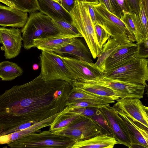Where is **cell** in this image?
<instances>
[{
  "label": "cell",
  "instance_id": "1",
  "mask_svg": "<svg viewBox=\"0 0 148 148\" xmlns=\"http://www.w3.org/2000/svg\"><path fill=\"white\" fill-rule=\"evenodd\" d=\"M72 87L63 80H44L39 75L5 90L0 96V136L50 126L66 106Z\"/></svg>",
  "mask_w": 148,
  "mask_h": 148
},
{
  "label": "cell",
  "instance_id": "2",
  "mask_svg": "<svg viewBox=\"0 0 148 148\" xmlns=\"http://www.w3.org/2000/svg\"><path fill=\"white\" fill-rule=\"evenodd\" d=\"M89 2L75 1L69 14L71 23L84 38L93 58L95 59L102 51L103 48L97 38L95 25L89 10Z\"/></svg>",
  "mask_w": 148,
  "mask_h": 148
},
{
  "label": "cell",
  "instance_id": "3",
  "mask_svg": "<svg viewBox=\"0 0 148 148\" xmlns=\"http://www.w3.org/2000/svg\"><path fill=\"white\" fill-rule=\"evenodd\" d=\"M92 5L96 15V24L101 27L119 45L136 41L135 37L121 19L110 12L102 1L92 2Z\"/></svg>",
  "mask_w": 148,
  "mask_h": 148
},
{
  "label": "cell",
  "instance_id": "4",
  "mask_svg": "<svg viewBox=\"0 0 148 148\" xmlns=\"http://www.w3.org/2000/svg\"><path fill=\"white\" fill-rule=\"evenodd\" d=\"M23 46L29 50L34 47V40L60 34L50 17L39 12L30 13L25 25L22 28Z\"/></svg>",
  "mask_w": 148,
  "mask_h": 148
},
{
  "label": "cell",
  "instance_id": "5",
  "mask_svg": "<svg viewBox=\"0 0 148 148\" xmlns=\"http://www.w3.org/2000/svg\"><path fill=\"white\" fill-rule=\"evenodd\" d=\"M75 142L69 137L49 130L29 134L7 144L12 148H71Z\"/></svg>",
  "mask_w": 148,
  "mask_h": 148
},
{
  "label": "cell",
  "instance_id": "6",
  "mask_svg": "<svg viewBox=\"0 0 148 148\" xmlns=\"http://www.w3.org/2000/svg\"><path fill=\"white\" fill-rule=\"evenodd\" d=\"M104 77L145 86L148 81V60L136 57L111 71Z\"/></svg>",
  "mask_w": 148,
  "mask_h": 148
},
{
  "label": "cell",
  "instance_id": "7",
  "mask_svg": "<svg viewBox=\"0 0 148 148\" xmlns=\"http://www.w3.org/2000/svg\"><path fill=\"white\" fill-rule=\"evenodd\" d=\"M40 75L44 80H63L73 86L77 81L61 57L53 51H41L40 55Z\"/></svg>",
  "mask_w": 148,
  "mask_h": 148
},
{
  "label": "cell",
  "instance_id": "8",
  "mask_svg": "<svg viewBox=\"0 0 148 148\" xmlns=\"http://www.w3.org/2000/svg\"><path fill=\"white\" fill-rule=\"evenodd\" d=\"M53 133L78 141L102 134L101 129L91 117L82 116L67 126Z\"/></svg>",
  "mask_w": 148,
  "mask_h": 148
},
{
  "label": "cell",
  "instance_id": "9",
  "mask_svg": "<svg viewBox=\"0 0 148 148\" xmlns=\"http://www.w3.org/2000/svg\"><path fill=\"white\" fill-rule=\"evenodd\" d=\"M61 57L77 81H96L104 73L95 63L61 55Z\"/></svg>",
  "mask_w": 148,
  "mask_h": 148
},
{
  "label": "cell",
  "instance_id": "10",
  "mask_svg": "<svg viewBox=\"0 0 148 148\" xmlns=\"http://www.w3.org/2000/svg\"><path fill=\"white\" fill-rule=\"evenodd\" d=\"M23 39L21 29L16 28L0 27L1 49L6 59L14 58L19 54Z\"/></svg>",
  "mask_w": 148,
  "mask_h": 148
},
{
  "label": "cell",
  "instance_id": "11",
  "mask_svg": "<svg viewBox=\"0 0 148 148\" xmlns=\"http://www.w3.org/2000/svg\"><path fill=\"white\" fill-rule=\"evenodd\" d=\"M88 82L101 85L114 90L120 95L121 99L143 97L145 86L131 84L103 77L96 81Z\"/></svg>",
  "mask_w": 148,
  "mask_h": 148
},
{
  "label": "cell",
  "instance_id": "12",
  "mask_svg": "<svg viewBox=\"0 0 148 148\" xmlns=\"http://www.w3.org/2000/svg\"><path fill=\"white\" fill-rule=\"evenodd\" d=\"M140 99L137 98L120 99L113 106L123 111L134 122L148 130V121L146 113Z\"/></svg>",
  "mask_w": 148,
  "mask_h": 148
},
{
  "label": "cell",
  "instance_id": "13",
  "mask_svg": "<svg viewBox=\"0 0 148 148\" xmlns=\"http://www.w3.org/2000/svg\"><path fill=\"white\" fill-rule=\"evenodd\" d=\"M137 51L136 43L133 42L119 45L106 60L103 71L105 73L112 70L136 57Z\"/></svg>",
  "mask_w": 148,
  "mask_h": 148
},
{
  "label": "cell",
  "instance_id": "14",
  "mask_svg": "<svg viewBox=\"0 0 148 148\" xmlns=\"http://www.w3.org/2000/svg\"><path fill=\"white\" fill-rule=\"evenodd\" d=\"M110 104L103 105L100 109L106 119L114 137L119 142L129 148H132L130 140L123 130L117 117L115 108Z\"/></svg>",
  "mask_w": 148,
  "mask_h": 148
},
{
  "label": "cell",
  "instance_id": "15",
  "mask_svg": "<svg viewBox=\"0 0 148 148\" xmlns=\"http://www.w3.org/2000/svg\"><path fill=\"white\" fill-rule=\"evenodd\" d=\"M28 16L27 12L14 8L0 5V25L3 27L22 28Z\"/></svg>",
  "mask_w": 148,
  "mask_h": 148
},
{
  "label": "cell",
  "instance_id": "16",
  "mask_svg": "<svg viewBox=\"0 0 148 148\" xmlns=\"http://www.w3.org/2000/svg\"><path fill=\"white\" fill-rule=\"evenodd\" d=\"M80 37H82L81 34L75 35L57 34L34 40V47L41 51H52L69 43L75 38Z\"/></svg>",
  "mask_w": 148,
  "mask_h": 148
},
{
  "label": "cell",
  "instance_id": "17",
  "mask_svg": "<svg viewBox=\"0 0 148 148\" xmlns=\"http://www.w3.org/2000/svg\"><path fill=\"white\" fill-rule=\"evenodd\" d=\"M78 38H75L69 43L55 49L52 51L61 55L63 54H71L79 59L93 62L92 56L89 48Z\"/></svg>",
  "mask_w": 148,
  "mask_h": 148
},
{
  "label": "cell",
  "instance_id": "18",
  "mask_svg": "<svg viewBox=\"0 0 148 148\" xmlns=\"http://www.w3.org/2000/svg\"><path fill=\"white\" fill-rule=\"evenodd\" d=\"M118 119L126 135L131 141L132 148L142 147L148 148L144 139L136 128L128 120L125 113L114 107Z\"/></svg>",
  "mask_w": 148,
  "mask_h": 148
},
{
  "label": "cell",
  "instance_id": "19",
  "mask_svg": "<svg viewBox=\"0 0 148 148\" xmlns=\"http://www.w3.org/2000/svg\"><path fill=\"white\" fill-rule=\"evenodd\" d=\"M38 10L53 20H64L71 23L70 16L62 6L53 0H37Z\"/></svg>",
  "mask_w": 148,
  "mask_h": 148
},
{
  "label": "cell",
  "instance_id": "20",
  "mask_svg": "<svg viewBox=\"0 0 148 148\" xmlns=\"http://www.w3.org/2000/svg\"><path fill=\"white\" fill-rule=\"evenodd\" d=\"M73 86L86 92L101 97L109 98L115 101L121 99L120 95L116 92L98 84L78 81L75 82Z\"/></svg>",
  "mask_w": 148,
  "mask_h": 148
},
{
  "label": "cell",
  "instance_id": "21",
  "mask_svg": "<svg viewBox=\"0 0 148 148\" xmlns=\"http://www.w3.org/2000/svg\"><path fill=\"white\" fill-rule=\"evenodd\" d=\"M119 144L114 137L101 134L88 139L76 141L71 148H113Z\"/></svg>",
  "mask_w": 148,
  "mask_h": 148
},
{
  "label": "cell",
  "instance_id": "22",
  "mask_svg": "<svg viewBox=\"0 0 148 148\" xmlns=\"http://www.w3.org/2000/svg\"><path fill=\"white\" fill-rule=\"evenodd\" d=\"M121 19L135 37L137 43L144 39L139 17L136 13L133 12L125 13Z\"/></svg>",
  "mask_w": 148,
  "mask_h": 148
},
{
  "label": "cell",
  "instance_id": "23",
  "mask_svg": "<svg viewBox=\"0 0 148 148\" xmlns=\"http://www.w3.org/2000/svg\"><path fill=\"white\" fill-rule=\"evenodd\" d=\"M82 116L79 114L70 112L69 107L66 106L55 118L50 126L49 130L53 132L67 126Z\"/></svg>",
  "mask_w": 148,
  "mask_h": 148
},
{
  "label": "cell",
  "instance_id": "24",
  "mask_svg": "<svg viewBox=\"0 0 148 148\" xmlns=\"http://www.w3.org/2000/svg\"><path fill=\"white\" fill-rule=\"evenodd\" d=\"M22 69L17 64L9 61L0 63V78L2 81H11L21 76Z\"/></svg>",
  "mask_w": 148,
  "mask_h": 148
},
{
  "label": "cell",
  "instance_id": "25",
  "mask_svg": "<svg viewBox=\"0 0 148 148\" xmlns=\"http://www.w3.org/2000/svg\"><path fill=\"white\" fill-rule=\"evenodd\" d=\"M91 99L104 102L107 104L114 103L115 101L111 98L101 97L84 91L73 86L67 98L66 103L79 99Z\"/></svg>",
  "mask_w": 148,
  "mask_h": 148
},
{
  "label": "cell",
  "instance_id": "26",
  "mask_svg": "<svg viewBox=\"0 0 148 148\" xmlns=\"http://www.w3.org/2000/svg\"><path fill=\"white\" fill-rule=\"evenodd\" d=\"M0 1L8 6L29 13L39 9L37 0H0Z\"/></svg>",
  "mask_w": 148,
  "mask_h": 148
},
{
  "label": "cell",
  "instance_id": "27",
  "mask_svg": "<svg viewBox=\"0 0 148 148\" xmlns=\"http://www.w3.org/2000/svg\"><path fill=\"white\" fill-rule=\"evenodd\" d=\"M118 45L116 40L110 38L106 43L103 45V50L98 56L97 60L95 63L102 71L106 60Z\"/></svg>",
  "mask_w": 148,
  "mask_h": 148
},
{
  "label": "cell",
  "instance_id": "28",
  "mask_svg": "<svg viewBox=\"0 0 148 148\" xmlns=\"http://www.w3.org/2000/svg\"><path fill=\"white\" fill-rule=\"evenodd\" d=\"M91 117L101 129L102 134L114 137L108 121L100 109Z\"/></svg>",
  "mask_w": 148,
  "mask_h": 148
},
{
  "label": "cell",
  "instance_id": "29",
  "mask_svg": "<svg viewBox=\"0 0 148 148\" xmlns=\"http://www.w3.org/2000/svg\"><path fill=\"white\" fill-rule=\"evenodd\" d=\"M53 21L60 34L75 35L80 34L70 22L62 20H53Z\"/></svg>",
  "mask_w": 148,
  "mask_h": 148
},
{
  "label": "cell",
  "instance_id": "30",
  "mask_svg": "<svg viewBox=\"0 0 148 148\" xmlns=\"http://www.w3.org/2000/svg\"><path fill=\"white\" fill-rule=\"evenodd\" d=\"M108 104L98 100L91 99H79L66 103L69 107H94L100 108L103 105Z\"/></svg>",
  "mask_w": 148,
  "mask_h": 148
},
{
  "label": "cell",
  "instance_id": "31",
  "mask_svg": "<svg viewBox=\"0 0 148 148\" xmlns=\"http://www.w3.org/2000/svg\"><path fill=\"white\" fill-rule=\"evenodd\" d=\"M142 29L144 39L147 38V18L141 0L139 1V12L138 15Z\"/></svg>",
  "mask_w": 148,
  "mask_h": 148
},
{
  "label": "cell",
  "instance_id": "32",
  "mask_svg": "<svg viewBox=\"0 0 148 148\" xmlns=\"http://www.w3.org/2000/svg\"><path fill=\"white\" fill-rule=\"evenodd\" d=\"M99 109L94 107H69V111L82 116L91 117L96 114Z\"/></svg>",
  "mask_w": 148,
  "mask_h": 148
},
{
  "label": "cell",
  "instance_id": "33",
  "mask_svg": "<svg viewBox=\"0 0 148 148\" xmlns=\"http://www.w3.org/2000/svg\"><path fill=\"white\" fill-rule=\"evenodd\" d=\"M94 25L98 41L100 46L103 48V45L110 38V36L100 25L97 24Z\"/></svg>",
  "mask_w": 148,
  "mask_h": 148
},
{
  "label": "cell",
  "instance_id": "34",
  "mask_svg": "<svg viewBox=\"0 0 148 148\" xmlns=\"http://www.w3.org/2000/svg\"><path fill=\"white\" fill-rule=\"evenodd\" d=\"M136 44L138 47L136 57L143 58H148V38L143 39Z\"/></svg>",
  "mask_w": 148,
  "mask_h": 148
},
{
  "label": "cell",
  "instance_id": "35",
  "mask_svg": "<svg viewBox=\"0 0 148 148\" xmlns=\"http://www.w3.org/2000/svg\"><path fill=\"white\" fill-rule=\"evenodd\" d=\"M126 116L128 120L139 132L144 139L148 146V130L139 124L134 122L132 120L128 118L126 115Z\"/></svg>",
  "mask_w": 148,
  "mask_h": 148
},
{
  "label": "cell",
  "instance_id": "36",
  "mask_svg": "<svg viewBox=\"0 0 148 148\" xmlns=\"http://www.w3.org/2000/svg\"><path fill=\"white\" fill-rule=\"evenodd\" d=\"M74 0H60L58 3L69 14L74 5Z\"/></svg>",
  "mask_w": 148,
  "mask_h": 148
},
{
  "label": "cell",
  "instance_id": "37",
  "mask_svg": "<svg viewBox=\"0 0 148 148\" xmlns=\"http://www.w3.org/2000/svg\"><path fill=\"white\" fill-rule=\"evenodd\" d=\"M129 4L132 11L138 15L139 12L140 0H126Z\"/></svg>",
  "mask_w": 148,
  "mask_h": 148
},
{
  "label": "cell",
  "instance_id": "38",
  "mask_svg": "<svg viewBox=\"0 0 148 148\" xmlns=\"http://www.w3.org/2000/svg\"><path fill=\"white\" fill-rule=\"evenodd\" d=\"M116 15L121 18L123 15L121 10L116 0H110Z\"/></svg>",
  "mask_w": 148,
  "mask_h": 148
},
{
  "label": "cell",
  "instance_id": "39",
  "mask_svg": "<svg viewBox=\"0 0 148 148\" xmlns=\"http://www.w3.org/2000/svg\"><path fill=\"white\" fill-rule=\"evenodd\" d=\"M92 3L91 2H88V7L90 16L93 22L95 25L96 23L97 20L95 11L92 5Z\"/></svg>",
  "mask_w": 148,
  "mask_h": 148
},
{
  "label": "cell",
  "instance_id": "40",
  "mask_svg": "<svg viewBox=\"0 0 148 148\" xmlns=\"http://www.w3.org/2000/svg\"><path fill=\"white\" fill-rule=\"evenodd\" d=\"M102 0L103 2L105 4L108 10L111 13L116 15L115 12L114 10V9L112 7L110 0Z\"/></svg>",
  "mask_w": 148,
  "mask_h": 148
},
{
  "label": "cell",
  "instance_id": "41",
  "mask_svg": "<svg viewBox=\"0 0 148 148\" xmlns=\"http://www.w3.org/2000/svg\"><path fill=\"white\" fill-rule=\"evenodd\" d=\"M141 1L145 8L147 18V38H148V0H141Z\"/></svg>",
  "mask_w": 148,
  "mask_h": 148
},
{
  "label": "cell",
  "instance_id": "42",
  "mask_svg": "<svg viewBox=\"0 0 148 148\" xmlns=\"http://www.w3.org/2000/svg\"><path fill=\"white\" fill-rule=\"evenodd\" d=\"M75 1H85L91 2H99V1L97 0H74Z\"/></svg>",
  "mask_w": 148,
  "mask_h": 148
},
{
  "label": "cell",
  "instance_id": "43",
  "mask_svg": "<svg viewBox=\"0 0 148 148\" xmlns=\"http://www.w3.org/2000/svg\"><path fill=\"white\" fill-rule=\"evenodd\" d=\"M32 67L34 70H36L38 69L39 66L38 64L35 63L32 65Z\"/></svg>",
  "mask_w": 148,
  "mask_h": 148
},
{
  "label": "cell",
  "instance_id": "44",
  "mask_svg": "<svg viewBox=\"0 0 148 148\" xmlns=\"http://www.w3.org/2000/svg\"><path fill=\"white\" fill-rule=\"evenodd\" d=\"M146 92L145 94L148 97V85L147 84L145 86V88Z\"/></svg>",
  "mask_w": 148,
  "mask_h": 148
},
{
  "label": "cell",
  "instance_id": "45",
  "mask_svg": "<svg viewBox=\"0 0 148 148\" xmlns=\"http://www.w3.org/2000/svg\"><path fill=\"white\" fill-rule=\"evenodd\" d=\"M144 108L148 116V107L144 106Z\"/></svg>",
  "mask_w": 148,
  "mask_h": 148
},
{
  "label": "cell",
  "instance_id": "46",
  "mask_svg": "<svg viewBox=\"0 0 148 148\" xmlns=\"http://www.w3.org/2000/svg\"><path fill=\"white\" fill-rule=\"evenodd\" d=\"M146 118L147 121H148V116L147 115V114L146 113Z\"/></svg>",
  "mask_w": 148,
  "mask_h": 148
},
{
  "label": "cell",
  "instance_id": "47",
  "mask_svg": "<svg viewBox=\"0 0 148 148\" xmlns=\"http://www.w3.org/2000/svg\"><path fill=\"white\" fill-rule=\"evenodd\" d=\"M97 0L99 1H102V0Z\"/></svg>",
  "mask_w": 148,
  "mask_h": 148
},
{
  "label": "cell",
  "instance_id": "48",
  "mask_svg": "<svg viewBox=\"0 0 148 148\" xmlns=\"http://www.w3.org/2000/svg\"></svg>",
  "mask_w": 148,
  "mask_h": 148
},
{
  "label": "cell",
  "instance_id": "49",
  "mask_svg": "<svg viewBox=\"0 0 148 148\" xmlns=\"http://www.w3.org/2000/svg\"></svg>",
  "mask_w": 148,
  "mask_h": 148
}]
</instances>
